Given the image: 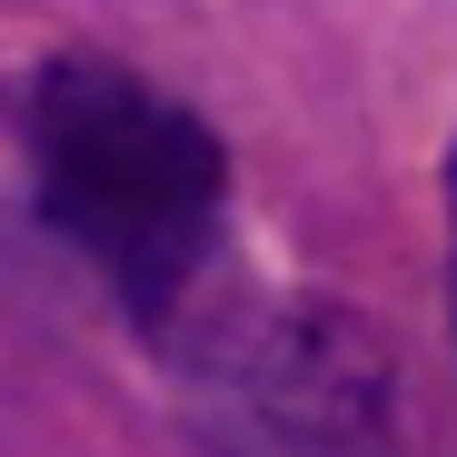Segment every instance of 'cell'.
Segmentation results:
<instances>
[{
    "label": "cell",
    "mask_w": 457,
    "mask_h": 457,
    "mask_svg": "<svg viewBox=\"0 0 457 457\" xmlns=\"http://www.w3.org/2000/svg\"><path fill=\"white\" fill-rule=\"evenodd\" d=\"M170 338L199 457H398L388 348L328 298H219Z\"/></svg>",
    "instance_id": "obj_2"
},
{
    "label": "cell",
    "mask_w": 457,
    "mask_h": 457,
    "mask_svg": "<svg viewBox=\"0 0 457 457\" xmlns=\"http://www.w3.org/2000/svg\"><path fill=\"white\" fill-rule=\"evenodd\" d=\"M40 219L80 249L139 328H179L228 228V160L189 100L120 60H50L21 90Z\"/></svg>",
    "instance_id": "obj_1"
},
{
    "label": "cell",
    "mask_w": 457,
    "mask_h": 457,
    "mask_svg": "<svg viewBox=\"0 0 457 457\" xmlns=\"http://www.w3.org/2000/svg\"><path fill=\"white\" fill-rule=\"evenodd\" d=\"M447 309H457V149H447Z\"/></svg>",
    "instance_id": "obj_3"
}]
</instances>
